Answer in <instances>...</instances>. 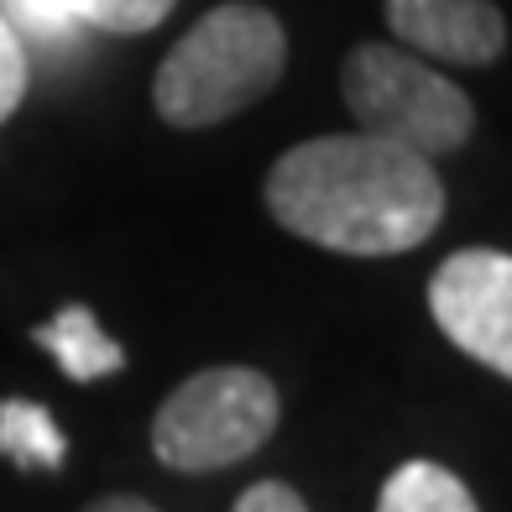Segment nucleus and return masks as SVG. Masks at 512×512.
<instances>
[{
	"label": "nucleus",
	"mask_w": 512,
	"mask_h": 512,
	"mask_svg": "<svg viewBox=\"0 0 512 512\" xmlns=\"http://www.w3.org/2000/svg\"><path fill=\"white\" fill-rule=\"evenodd\" d=\"M267 209L309 246L340 256H398L439 230L445 183L429 157L345 131L298 142L277 157L267 173Z\"/></svg>",
	"instance_id": "nucleus-1"
},
{
	"label": "nucleus",
	"mask_w": 512,
	"mask_h": 512,
	"mask_svg": "<svg viewBox=\"0 0 512 512\" xmlns=\"http://www.w3.org/2000/svg\"><path fill=\"white\" fill-rule=\"evenodd\" d=\"M288 68V32L267 6L230 0L204 11L157 63L152 105L178 131H204L272 95Z\"/></svg>",
	"instance_id": "nucleus-2"
},
{
	"label": "nucleus",
	"mask_w": 512,
	"mask_h": 512,
	"mask_svg": "<svg viewBox=\"0 0 512 512\" xmlns=\"http://www.w3.org/2000/svg\"><path fill=\"white\" fill-rule=\"evenodd\" d=\"M340 95L361 136H377V142H392L429 162L460 152L476 131L471 95L450 84V74L418 63L408 48H387V42L351 48L340 68Z\"/></svg>",
	"instance_id": "nucleus-3"
},
{
	"label": "nucleus",
	"mask_w": 512,
	"mask_h": 512,
	"mask_svg": "<svg viewBox=\"0 0 512 512\" xmlns=\"http://www.w3.org/2000/svg\"><path fill=\"white\" fill-rule=\"evenodd\" d=\"M277 418H283V398L267 371L209 366L162 398L152 418V450L168 471L183 476L225 471L267 445Z\"/></svg>",
	"instance_id": "nucleus-4"
},
{
	"label": "nucleus",
	"mask_w": 512,
	"mask_h": 512,
	"mask_svg": "<svg viewBox=\"0 0 512 512\" xmlns=\"http://www.w3.org/2000/svg\"><path fill=\"white\" fill-rule=\"evenodd\" d=\"M429 314L439 335L471 361L512 377V256L492 246H465L434 267Z\"/></svg>",
	"instance_id": "nucleus-5"
},
{
	"label": "nucleus",
	"mask_w": 512,
	"mask_h": 512,
	"mask_svg": "<svg viewBox=\"0 0 512 512\" xmlns=\"http://www.w3.org/2000/svg\"><path fill=\"white\" fill-rule=\"evenodd\" d=\"M387 27L408 53L486 68L507 53V21L492 0H387Z\"/></svg>",
	"instance_id": "nucleus-6"
},
{
	"label": "nucleus",
	"mask_w": 512,
	"mask_h": 512,
	"mask_svg": "<svg viewBox=\"0 0 512 512\" xmlns=\"http://www.w3.org/2000/svg\"><path fill=\"white\" fill-rule=\"evenodd\" d=\"M32 340L63 366L68 382H100V377H115V371L126 366L121 340H110L100 330L95 309H84V304L58 309L42 330H32Z\"/></svg>",
	"instance_id": "nucleus-7"
},
{
	"label": "nucleus",
	"mask_w": 512,
	"mask_h": 512,
	"mask_svg": "<svg viewBox=\"0 0 512 512\" xmlns=\"http://www.w3.org/2000/svg\"><path fill=\"white\" fill-rule=\"evenodd\" d=\"M377 512H481L471 486L434 460H408L387 476Z\"/></svg>",
	"instance_id": "nucleus-8"
},
{
	"label": "nucleus",
	"mask_w": 512,
	"mask_h": 512,
	"mask_svg": "<svg viewBox=\"0 0 512 512\" xmlns=\"http://www.w3.org/2000/svg\"><path fill=\"white\" fill-rule=\"evenodd\" d=\"M0 455L21 465V471H58L68 455V439L42 403L6 398L0 403Z\"/></svg>",
	"instance_id": "nucleus-9"
},
{
	"label": "nucleus",
	"mask_w": 512,
	"mask_h": 512,
	"mask_svg": "<svg viewBox=\"0 0 512 512\" xmlns=\"http://www.w3.org/2000/svg\"><path fill=\"white\" fill-rule=\"evenodd\" d=\"M0 21L21 37V42H42V48H63L79 37V16L68 0H0Z\"/></svg>",
	"instance_id": "nucleus-10"
},
{
	"label": "nucleus",
	"mask_w": 512,
	"mask_h": 512,
	"mask_svg": "<svg viewBox=\"0 0 512 512\" xmlns=\"http://www.w3.org/2000/svg\"><path fill=\"white\" fill-rule=\"evenodd\" d=\"M68 6H74L79 27L136 37V32H152L157 21H168V11L178 6V0H68Z\"/></svg>",
	"instance_id": "nucleus-11"
},
{
	"label": "nucleus",
	"mask_w": 512,
	"mask_h": 512,
	"mask_svg": "<svg viewBox=\"0 0 512 512\" xmlns=\"http://www.w3.org/2000/svg\"><path fill=\"white\" fill-rule=\"evenodd\" d=\"M32 84V63H27V42H21L6 21H0V126L16 115V105L27 100Z\"/></svg>",
	"instance_id": "nucleus-12"
},
{
	"label": "nucleus",
	"mask_w": 512,
	"mask_h": 512,
	"mask_svg": "<svg viewBox=\"0 0 512 512\" xmlns=\"http://www.w3.org/2000/svg\"><path fill=\"white\" fill-rule=\"evenodd\" d=\"M230 512H309V507H304V497H298L293 486H283V481H256V486H246L241 502L230 507Z\"/></svg>",
	"instance_id": "nucleus-13"
},
{
	"label": "nucleus",
	"mask_w": 512,
	"mask_h": 512,
	"mask_svg": "<svg viewBox=\"0 0 512 512\" xmlns=\"http://www.w3.org/2000/svg\"><path fill=\"white\" fill-rule=\"evenodd\" d=\"M84 512H157V507L142 502V497H100V502H89Z\"/></svg>",
	"instance_id": "nucleus-14"
}]
</instances>
